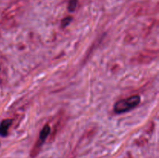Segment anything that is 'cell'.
<instances>
[{
	"instance_id": "5b68a950",
	"label": "cell",
	"mask_w": 159,
	"mask_h": 158,
	"mask_svg": "<svg viewBox=\"0 0 159 158\" xmlns=\"http://www.w3.org/2000/svg\"><path fill=\"white\" fill-rule=\"evenodd\" d=\"M77 3L78 0H71V1L69 2V4H68V10H69L70 12L75 11V9L77 7Z\"/></svg>"
},
{
	"instance_id": "277c9868",
	"label": "cell",
	"mask_w": 159,
	"mask_h": 158,
	"mask_svg": "<svg viewBox=\"0 0 159 158\" xmlns=\"http://www.w3.org/2000/svg\"><path fill=\"white\" fill-rule=\"evenodd\" d=\"M50 133H51V127H50L48 124H47V125L43 126V128L40 131V136H39V141H40L41 143L44 142L48 135L50 134Z\"/></svg>"
},
{
	"instance_id": "3957f363",
	"label": "cell",
	"mask_w": 159,
	"mask_h": 158,
	"mask_svg": "<svg viewBox=\"0 0 159 158\" xmlns=\"http://www.w3.org/2000/svg\"><path fill=\"white\" fill-rule=\"evenodd\" d=\"M12 120L10 119H4L1 122V124H0V135L2 136H6L8 134V131H9L10 125H12Z\"/></svg>"
},
{
	"instance_id": "8992f818",
	"label": "cell",
	"mask_w": 159,
	"mask_h": 158,
	"mask_svg": "<svg viewBox=\"0 0 159 158\" xmlns=\"http://www.w3.org/2000/svg\"><path fill=\"white\" fill-rule=\"evenodd\" d=\"M71 20H72V18H71V16H68V17H66V18L63 19L61 21L62 27H65V26H68V25L71 23Z\"/></svg>"
},
{
	"instance_id": "6da1fadb",
	"label": "cell",
	"mask_w": 159,
	"mask_h": 158,
	"mask_svg": "<svg viewBox=\"0 0 159 158\" xmlns=\"http://www.w3.org/2000/svg\"><path fill=\"white\" fill-rule=\"evenodd\" d=\"M141 102V98L139 95H133L125 99H121L116 102L114 105V112L118 114L126 112L133 109Z\"/></svg>"
},
{
	"instance_id": "7a4b0ae2",
	"label": "cell",
	"mask_w": 159,
	"mask_h": 158,
	"mask_svg": "<svg viewBox=\"0 0 159 158\" xmlns=\"http://www.w3.org/2000/svg\"><path fill=\"white\" fill-rule=\"evenodd\" d=\"M158 50L152 49H144L134 56L130 60L133 64H145L153 61L158 57Z\"/></svg>"
}]
</instances>
